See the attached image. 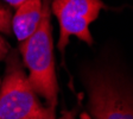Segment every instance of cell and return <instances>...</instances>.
I'll return each mask as SVG.
<instances>
[{"label": "cell", "instance_id": "obj_8", "mask_svg": "<svg viewBox=\"0 0 133 119\" xmlns=\"http://www.w3.org/2000/svg\"><path fill=\"white\" fill-rule=\"evenodd\" d=\"M58 119H76V112H75V110H72V111H63Z\"/></svg>", "mask_w": 133, "mask_h": 119}, {"label": "cell", "instance_id": "obj_5", "mask_svg": "<svg viewBox=\"0 0 133 119\" xmlns=\"http://www.w3.org/2000/svg\"><path fill=\"white\" fill-rule=\"evenodd\" d=\"M43 17V0H26L16 7L12 18V32L18 42L30 38L39 28Z\"/></svg>", "mask_w": 133, "mask_h": 119}, {"label": "cell", "instance_id": "obj_4", "mask_svg": "<svg viewBox=\"0 0 133 119\" xmlns=\"http://www.w3.org/2000/svg\"><path fill=\"white\" fill-rule=\"evenodd\" d=\"M103 7L101 0H54L50 8L59 23L58 49L62 54L71 36L93 44L89 25L97 19Z\"/></svg>", "mask_w": 133, "mask_h": 119}, {"label": "cell", "instance_id": "obj_7", "mask_svg": "<svg viewBox=\"0 0 133 119\" xmlns=\"http://www.w3.org/2000/svg\"><path fill=\"white\" fill-rule=\"evenodd\" d=\"M8 53H10V45H8V43L6 42L5 38L0 36V61L6 58Z\"/></svg>", "mask_w": 133, "mask_h": 119}, {"label": "cell", "instance_id": "obj_3", "mask_svg": "<svg viewBox=\"0 0 133 119\" xmlns=\"http://www.w3.org/2000/svg\"><path fill=\"white\" fill-rule=\"evenodd\" d=\"M89 111L94 119H133V91L107 74L88 76Z\"/></svg>", "mask_w": 133, "mask_h": 119}, {"label": "cell", "instance_id": "obj_1", "mask_svg": "<svg viewBox=\"0 0 133 119\" xmlns=\"http://www.w3.org/2000/svg\"><path fill=\"white\" fill-rule=\"evenodd\" d=\"M20 57L28 69V79L38 97L46 106L56 108L58 83L55 70L51 26V8L49 0H43V17L39 28L30 38L19 43Z\"/></svg>", "mask_w": 133, "mask_h": 119}, {"label": "cell", "instance_id": "obj_9", "mask_svg": "<svg viewBox=\"0 0 133 119\" xmlns=\"http://www.w3.org/2000/svg\"><path fill=\"white\" fill-rule=\"evenodd\" d=\"M1 1H4V3H6L8 6H11V7H18V6L20 5L22 3H24V1H26V0H1Z\"/></svg>", "mask_w": 133, "mask_h": 119}, {"label": "cell", "instance_id": "obj_6", "mask_svg": "<svg viewBox=\"0 0 133 119\" xmlns=\"http://www.w3.org/2000/svg\"><path fill=\"white\" fill-rule=\"evenodd\" d=\"M12 18H13L12 7L4 1H0V33L11 35Z\"/></svg>", "mask_w": 133, "mask_h": 119}, {"label": "cell", "instance_id": "obj_10", "mask_svg": "<svg viewBox=\"0 0 133 119\" xmlns=\"http://www.w3.org/2000/svg\"><path fill=\"white\" fill-rule=\"evenodd\" d=\"M0 83H1V81H0Z\"/></svg>", "mask_w": 133, "mask_h": 119}, {"label": "cell", "instance_id": "obj_2", "mask_svg": "<svg viewBox=\"0 0 133 119\" xmlns=\"http://www.w3.org/2000/svg\"><path fill=\"white\" fill-rule=\"evenodd\" d=\"M55 110L42 104L18 53L11 50L0 83V119H57Z\"/></svg>", "mask_w": 133, "mask_h": 119}]
</instances>
